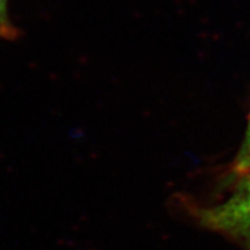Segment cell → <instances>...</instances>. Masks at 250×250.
Segmentation results:
<instances>
[{
    "instance_id": "6da1fadb",
    "label": "cell",
    "mask_w": 250,
    "mask_h": 250,
    "mask_svg": "<svg viewBox=\"0 0 250 250\" xmlns=\"http://www.w3.org/2000/svg\"><path fill=\"white\" fill-rule=\"evenodd\" d=\"M230 195L212 206H195L191 214L204 229L250 249V168L237 175Z\"/></svg>"
},
{
    "instance_id": "7a4b0ae2",
    "label": "cell",
    "mask_w": 250,
    "mask_h": 250,
    "mask_svg": "<svg viewBox=\"0 0 250 250\" xmlns=\"http://www.w3.org/2000/svg\"><path fill=\"white\" fill-rule=\"evenodd\" d=\"M18 35V31L9 20L8 13V0H0V39L13 40Z\"/></svg>"
},
{
    "instance_id": "3957f363",
    "label": "cell",
    "mask_w": 250,
    "mask_h": 250,
    "mask_svg": "<svg viewBox=\"0 0 250 250\" xmlns=\"http://www.w3.org/2000/svg\"><path fill=\"white\" fill-rule=\"evenodd\" d=\"M249 156H250V111H249V118H248L247 132H245V135H244V139H243V143H241L240 146V149L237 151V155L236 157H235L232 167L243 164V162L249 157Z\"/></svg>"
},
{
    "instance_id": "277c9868",
    "label": "cell",
    "mask_w": 250,
    "mask_h": 250,
    "mask_svg": "<svg viewBox=\"0 0 250 250\" xmlns=\"http://www.w3.org/2000/svg\"><path fill=\"white\" fill-rule=\"evenodd\" d=\"M249 168H250V156L243 162V164L239 165V166L231 167V172H232V174H231V178L232 179L236 178L237 175L243 174V172H245L247 170H249Z\"/></svg>"
}]
</instances>
